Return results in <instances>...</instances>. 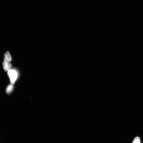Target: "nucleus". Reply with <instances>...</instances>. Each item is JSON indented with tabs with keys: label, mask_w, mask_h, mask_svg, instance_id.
I'll use <instances>...</instances> for the list:
<instances>
[{
	"label": "nucleus",
	"mask_w": 143,
	"mask_h": 143,
	"mask_svg": "<svg viewBox=\"0 0 143 143\" xmlns=\"http://www.w3.org/2000/svg\"><path fill=\"white\" fill-rule=\"evenodd\" d=\"M132 143H140V138L138 137H136Z\"/></svg>",
	"instance_id": "5"
},
{
	"label": "nucleus",
	"mask_w": 143,
	"mask_h": 143,
	"mask_svg": "<svg viewBox=\"0 0 143 143\" xmlns=\"http://www.w3.org/2000/svg\"><path fill=\"white\" fill-rule=\"evenodd\" d=\"M3 65L4 70L6 71H7L10 70L12 66V64L9 63L4 61L3 63Z\"/></svg>",
	"instance_id": "2"
},
{
	"label": "nucleus",
	"mask_w": 143,
	"mask_h": 143,
	"mask_svg": "<svg viewBox=\"0 0 143 143\" xmlns=\"http://www.w3.org/2000/svg\"><path fill=\"white\" fill-rule=\"evenodd\" d=\"M13 88H14V87H13L12 84L9 85L7 87L6 89L7 93L8 94H9L12 92L13 90Z\"/></svg>",
	"instance_id": "4"
},
{
	"label": "nucleus",
	"mask_w": 143,
	"mask_h": 143,
	"mask_svg": "<svg viewBox=\"0 0 143 143\" xmlns=\"http://www.w3.org/2000/svg\"><path fill=\"white\" fill-rule=\"evenodd\" d=\"M4 61L10 63L12 60V58L10 54L8 51H7L4 55Z\"/></svg>",
	"instance_id": "3"
},
{
	"label": "nucleus",
	"mask_w": 143,
	"mask_h": 143,
	"mask_svg": "<svg viewBox=\"0 0 143 143\" xmlns=\"http://www.w3.org/2000/svg\"><path fill=\"white\" fill-rule=\"evenodd\" d=\"M8 71V75L10 78L11 83L14 84L18 77L17 73L16 71L12 69H10Z\"/></svg>",
	"instance_id": "1"
}]
</instances>
